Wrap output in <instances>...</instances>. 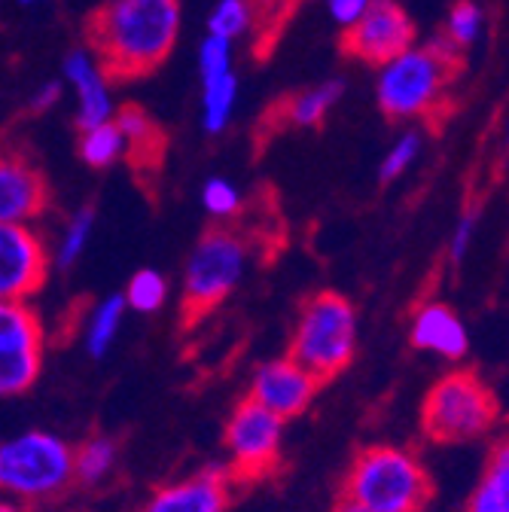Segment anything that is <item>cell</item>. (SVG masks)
Segmentation results:
<instances>
[{
	"instance_id": "36",
	"label": "cell",
	"mask_w": 509,
	"mask_h": 512,
	"mask_svg": "<svg viewBox=\"0 0 509 512\" xmlns=\"http://www.w3.org/2000/svg\"><path fill=\"white\" fill-rule=\"evenodd\" d=\"M0 512H25V509H22V503L7 497V500H0Z\"/></svg>"
},
{
	"instance_id": "33",
	"label": "cell",
	"mask_w": 509,
	"mask_h": 512,
	"mask_svg": "<svg viewBox=\"0 0 509 512\" xmlns=\"http://www.w3.org/2000/svg\"><path fill=\"white\" fill-rule=\"evenodd\" d=\"M61 98V83H43L37 92H34V98H31V110H37V113H43V110H49L55 101Z\"/></svg>"
},
{
	"instance_id": "18",
	"label": "cell",
	"mask_w": 509,
	"mask_h": 512,
	"mask_svg": "<svg viewBox=\"0 0 509 512\" xmlns=\"http://www.w3.org/2000/svg\"><path fill=\"white\" fill-rule=\"evenodd\" d=\"M345 86L339 80H330V83H321L314 89H305L299 95H293L290 101H284L278 107V116L281 122H290V125H321L324 116L333 110V104L342 98Z\"/></svg>"
},
{
	"instance_id": "11",
	"label": "cell",
	"mask_w": 509,
	"mask_h": 512,
	"mask_svg": "<svg viewBox=\"0 0 509 512\" xmlns=\"http://www.w3.org/2000/svg\"><path fill=\"white\" fill-rule=\"evenodd\" d=\"M317 388H321V384H317L299 363H293L290 357H278L253 372L247 397L253 403H260L263 409H269L272 415H278L281 421H290L311 406Z\"/></svg>"
},
{
	"instance_id": "4",
	"label": "cell",
	"mask_w": 509,
	"mask_h": 512,
	"mask_svg": "<svg viewBox=\"0 0 509 512\" xmlns=\"http://www.w3.org/2000/svg\"><path fill=\"white\" fill-rule=\"evenodd\" d=\"M357 351V311L354 305L333 293H314L296 320L290 360L299 363L317 384L345 372Z\"/></svg>"
},
{
	"instance_id": "31",
	"label": "cell",
	"mask_w": 509,
	"mask_h": 512,
	"mask_svg": "<svg viewBox=\"0 0 509 512\" xmlns=\"http://www.w3.org/2000/svg\"><path fill=\"white\" fill-rule=\"evenodd\" d=\"M476 226H479V211H476V208L464 211L461 220H458V226H455L452 247H449V256H452L455 263H461L464 256H467V250H470V244H473V235H476Z\"/></svg>"
},
{
	"instance_id": "12",
	"label": "cell",
	"mask_w": 509,
	"mask_h": 512,
	"mask_svg": "<svg viewBox=\"0 0 509 512\" xmlns=\"http://www.w3.org/2000/svg\"><path fill=\"white\" fill-rule=\"evenodd\" d=\"M232 476L226 467H205L186 479L168 482L147 497L138 512H226L232 503Z\"/></svg>"
},
{
	"instance_id": "20",
	"label": "cell",
	"mask_w": 509,
	"mask_h": 512,
	"mask_svg": "<svg viewBox=\"0 0 509 512\" xmlns=\"http://www.w3.org/2000/svg\"><path fill=\"white\" fill-rule=\"evenodd\" d=\"M122 317H125V299H122V293H113V296L101 299L92 308L89 327H86V351L92 357H104L113 348V342H116V336L122 330Z\"/></svg>"
},
{
	"instance_id": "24",
	"label": "cell",
	"mask_w": 509,
	"mask_h": 512,
	"mask_svg": "<svg viewBox=\"0 0 509 512\" xmlns=\"http://www.w3.org/2000/svg\"><path fill=\"white\" fill-rule=\"evenodd\" d=\"M122 299H125V308H132L138 314H153L168 299V281L156 269H138L129 287H125Z\"/></svg>"
},
{
	"instance_id": "1",
	"label": "cell",
	"mask_w": 509,
	"mask_h": 512,
	"mask_svg": "<svg viewBox=\"0 0 509 512\" xmlns=\"http://www.w3.org/2000/svg\"><path fill=\"white\" fill-rule=\"evenodd\" d=\"M180 31V0H110L86 22V40L104 80H135L171 55Z\"/></svg>"
},
{
	"instance_id": "37",
	"label": "cell",
	"mask_w": 509,
	"mask_h": 512,
	"mask_svg": "<svg viewBox=\"0 0 509 512\" xmlns=\"http://www.w3.org/2000/svg\"><path fill=\"white\" fill-rule=\"evenodd\" d=\"M22 4H37V0H22Z\"/></svg>"
},
{
	"instance_id": "34",
	"label": "cell",
	"mask_w": 509,
	"mask_h": 512,
	"mask_svg": "<svg viewBox=\"0 0 509 512\" xmlns=\"http://www.w3.org/2000/svg\"><path fill=\"white\" fill-rule=\"evenodd\" d=\"M257 4L263 7V13H266V22L272 25V22H278L281 16H287V13L293 10L296 0H257Z\"/></svg>"
},
{
	"instance_id": "10",
	"label": "cell",
	"mask_w": 509,
	"mask_h": 512,
	"mask_svg": "<svg viewBox=\"0 0 509 512\" xmlns=\"http://www.w3.org/2000/svg\"><path fill=\"white\" fill-rule=\"evenodd\" d=\"M49 275L43 238L28 223H0V302H25Z\"/></svg>"
},
{
	"instance_id": "19",
	"label": "cell",
	"mask_w": 509,
	"mask_h": 512,
	"mask_svg": "<svg viewBox=\"0 0 509 512\" xmlns=\"http://www.w3.org/2000/svg\"><path fill=\"white\" fill-rule=\"evenodd\" d=\"M16 348H43L40 317L25 302H0V354Z\"/></svg>"
},
{
	"instance_id": "3",
	"label": "cell",
	"mask_w": 509,
	"mask_h": 512,
	"mask_svg": "<svg viewBox=\"0 0 509 512\" xmlns=\"http://www.w3.org/2000/svg\"><path fill=\"white\" fill-rule=\"evenodd\" d=\"M461 71V49L449 37H433L421 49H406L378 74V107L391 119L427 116L442 104L445 86Z\"/></svg>"
},
{
	"instance_id": "16",
	"label": "cell",
	"mask_w": 509,
	"mask_h": 512,
	"mask_svg": "<svg viewBox=\"0 0 509 512\" xmlns=\"http://www.w3.org/2000/svg\"><path fill=\"white\" fill-rule=\"evenodd\" d=\"M119 125V132L125 138V150H132V162L135 165H159L162 150H165V138L159 132V125L141 110V107H122L113 119Z\"/></svg>"
},
{
	"instance_id": "35",
	"label": "cell",
	"mask_w": 509,
	"mask_h": 512,
	"mask_svg": "<svg viewBox=\"0 0 509 512\" xmlns=\"http://www.w3.org/2000/svg\"><path fill=\"white\" fill-rule=\"evenodd\" d=\"M333 512H366V509H363V506H357V503H351V500H345V497H342V503H339V506H336V509H333Z\"/></svg>"
},
{
	"instance_id": "14",
	"label": "cell",
	"mask_w": 509,
	"mask_h": 512,
	"mask_svg": "<svg viewBox=\"0 0 509 512\" xmlns=\"http://www.w3.org/2000/svg\"><path fill=\"white\" fill-rule=\"evenodd\" d=\"M409 339L418 351L436 354L442 360H464L470 351V333L464 320L445 302H424L415 308Z\"/></svg>"
},
{
	"instance_id": "6",
	"label": "cell",
	"mask_w": 509,
	"mask_h": 512,
	"mask_svg": "<svg viewBox=\"0 0 509 512\" xmlns=\"http://www.w3.org/2000/svg\"><path fill=\"white\" fill-rule=\"evenodd\" d=\"M500 421V403L488 384L470 372L455 369L442 375L424 397L421 427L433 442H467L488 436Z\"/></svg>"
},
{
	"instance_id": "15",
	"label": "cell",
	"mask_w": 509,
	"mask_h": 512,
	"mask_svg": "<svg viewBox=\"0 0 509 512\" xmlns=\"http://www.w3.org/2000/svg\"><path fill=\"white\" fill-rule=\"evenodd\" d=\"M65 74L71 80V86L77 89L80 98V113H77V125L83 128H95L101 122L110 119L113 107H110V95H107V80L98 71L95 58L86 49H74L65 58Z\"/></svg>"
},
{
	"instance_id": "5",
	"label": "cell",
	"mask_w": 509,
	"mask_h": 512,
	"mask_svg": "<svg viewBox=\"0 0 509 512\" xmlns=\"http://www.w3.org/2000/svg\"><path fill=\"white\" fill-rule=\"evenodd\" d=\"M74 482V448L49 430H22L0 439V494L46 503Z\"/></svg>"
},
{
	"instance_id": "22",
	"label": "cell",
	"mask_w": 509,
	"mask_h": 512,
	"mask_svg": "<svg viewBox=\"0 0 509 512\" xmlns=\"http://www.w3.org/2000/svg\"><path fill=\"white\" fill-rule=\"evenodd\" d=\"M116 467V442L110 436H92L74 452V482L98 485Z\"/></svg>"
},
{
	"instance_id": "38",
	"label": "cell",
	"mask_w": 509,
	"mask_h": 512,
	"mask_svg": "<svg viewBox=\"0 0 509 512\" xmlns=\"http://www.w3.org/2000/svg\"><path fill=\"white\" fill-rule=\"evenodd\" d=\"M46 512H65V509H46Z\"/></svg>"
},
{
	"instance_id": "13",
	"label": "cell",
	"mask_w": 509,
	"mask_h": 512,
	"mask_svg": "<svg viewBox=\"0 0 509 512\" xmlns=\"http://www.w3.org/2000/svg\"><path fill=\"white\" fill-rule=\"evenodd\" d=\"M49 205V186L31 159L0 150V223L37 220Z\"/></svg>"
},
{
	"instance_id": "26",
	"label": "cell",
	"mask_w": 509,
	"mask_h": 512,
	"mask_svg": "<svg viewBox=\"0 0 509 512\" xmlns=\"http://www.w3.org/2000/svg\"><path fill=\"white\" fill-rule=\"evenodd\" d=\"M250 22H253V10L247 0H220L208 19V31L211 37H223L232 43L238 34L250 28Z\"/></svg>"
},
{
	"instance_id": "23",
	"label": "cell",
	"mask_w": 509,
	"mask_h": 512,
	"mask_svg": "<svg viewBox=\"0 0 509 512\" xmlns=\"http://www.w3.org/2000/svg\"><path fill=\"white\" fill-rule=\"evenodd\" d=\"M125 153V138L119 132V125L113 119L86 128L80 141V156L89 168H110L119 156Z\"/></svg>"
},
{
	"instance_id": "27",
	"label": "cell",
	"mask_w": 509,
	"mask_h": 512,
	"mask_svg": "<svg viewBox=\"0 0 509 512\" xmlns=\"http://www.w3.org/2000/svg\"><path fill=\"white\" fill-rule=\"evenodd\" d=\"M202 205L211 217L232 220L241 211V192L235 183H229L223 177H211L202 189Z\"/></svg>"
},
{
	"instance_id": "7",
	"label": "cell",
	"mask_w": 509,
	"mask_h": 512,
	"mask_svg": "<svg viewBox=\"0 0 509 512\" xmlns=\"http://www.w3.org/2000/svg\"><path fill=\"white\" fill-rule=\"evenodd\" d=\"M250 266V238L229 226L208 229L193 247L183 272V314L196 320L226 302Z\"/></svg>"
},
{
	"instance_id": "28",
	"label": "cell",
	"mask_w": 509,
	"mask_h": 512,
	"mask_svg": "<svg viewBox=\"0 0 509 512\" xmlns=\"http://www.w3.org/2000/svg\"><path fill=\"white\" fill-rule=\"evenodd\" d=\"M482 31V10L473 4V0H461L455 4V10L449 13V40L461 49L470 46Z\"/></svg>"
},
{
	"instance_id": "29",
	"label": "cell",
	"mask_w": 509,
	"mask_h": 512,
	"mask_svg": "<svg viewBox=\"0 0 509 512\" xmlns=\"http://www.w3.org/2000/svg\"><path fill=\"white\" fill-rule=\"evenodd\" d=\"M199 68H202V80L229 74L232 71V43L208 34V40L202 43V52H199Z\"/></svg>"
},
{
	"instance_id": "30",
	"label": "cell",
	"mask_w": 509,
	"mask_h": 512,
	"mask_svg": "<svg viewBox=\"0 0 509 512\" xmlns=\"http://www.w3.org/2000/svg\"><path fill=\"white\" fill-rule=\"evenodd\" d=\"M418 147H421V138L415 135V132H409V135H403L400 141H397V147L385 156V162H381V171H378V177L385 180V183H391L394 177H400L412 162H415V156H418Z\"/></svg>"
},
{
	"instance_id": "17",
	"label": "cell",
	"mask_w": 509,
	"mask_h": 512,
	"mask_svg": "<svg viewBox=\"0 0 509 512\" xmlns=\"http://www.w3.org/2000/svg\"><path fill=\"white\" fill-rule=\"evenodd\" d=\"M467 512H509V442L500 439L485 464V473L467 500Z\"/></svg>"
},
{
	"instance_id": "21",
	"label": "cell",
	"mask_w": 509,
	"mask_h": 512,
	"mask_svg": "<svg viewBox=\"0 0 509 512\" xmlns=\"http://www.w3.org/2000/svg\"><path fill=\"white\" fill-rule=\"evenodd\" d=\"M202 110H205V132L208 135H220L229 125L235 98H238V80L235 74H220V77H208L202 80Z\"/></svg>"
},
{
	"instance_id": "8",
	"label": "cell",
	"mask_w": 509,
	"mask_h": 512,
	"mask_svg": "<svg viewBox=\"0 0 509 512\" xmlns=\"http://www.w3.org/2000/svg\"><path fill=\"white\" fill-rule=\"evenodd\" d=\"M226 452H229V476L232 482H257L278 467L284 421L253 403L241 400L226 421Z\"/></svg>"
},
{
	"instance_id": "2",
	"label": "cell",
	"mask_w": 509,
	"mask_h": 512,
	"mask_svg": "<svg viewBox=\"0 0 509 512\" xmlns=\"http://www.w3.org/2000/svg\"><path fill=\"white\" fill-rule=\"evenodd\" d=\"M430 497V473L415 452L400 445L363 448L345 479V500L366 512H424Z\"/></svg>"
},
{
	"instance_id": "9",
	"label": "cell",
	"mask_w": 509,
	"mask_h": 512,
	"mask_svg": "<svg viewBox=\"0 0 509 512\" xmlns=\"http://www.w3.org/2000/svg\"><path fill=\"white\" fill-rule=\"evenodd\" d=\"M412 43L415 25L394 0H369L366 13L342 34L345 55H354L366 64H378V68L400 52L412 49Z\"/></svg>"
},
{
	"instance_id": "32",
	"label": "cell",
	"mask_w": 509,
	"mask_h": 512,
	"mask_svg": "<svg viewBox=\"0 0 509 512\" xmlns=\"http://www.w3.org/2000/svg\"><path fill=\"white\" fill-rule=\"evenodd\" d=\"M369 7V0H330V13L342 28H351Z\"/></svg>"
},
{
	"instance_id": "25",
	"label": "cell",
	"mask_w": 509,
	"mask_h": 512,
	"mask_svg": "<svg viewBox=\"0 0 509 512\" xmlns=\"http://www.w3.org/2000/svg\"><path fill=\"white\" fill-rule=\"evenodd\" d=\"M92 229H95V211L92 208H83L71 217L65 235H61V244L55 250L58 269H71L74 263H80V256L86 253V244L92 238Z\"/></svg>"
}]
</instances>
